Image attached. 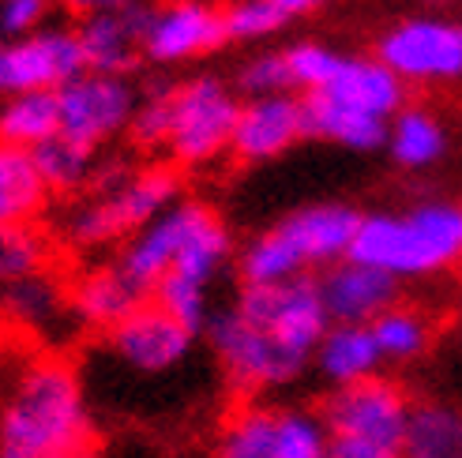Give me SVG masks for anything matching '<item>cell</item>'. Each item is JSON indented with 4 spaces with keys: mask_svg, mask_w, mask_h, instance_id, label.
Masks as SVG:
<instances>
[{
    "mask_svg": "<svg viewBox=\"0 0 462 458\" xmlns=\"http://www.w3.org/2000/svg\"><path fill=\"white\" fill-rule=\"evenodd\" d=\"M50 188L42 185L34 154L0 143V225H31L42 218Z\"/></svg>",
    "mask_w": 462,
    "mask_h": 458,
    "instance_id": "cell-23",
    "label": "cell"
},
{
    "mask_svg": "<svg viewBox=\"0 0 462 458\" xmlns=\"http://www.w3.org/2000/svg\"><path fill=\"white\" fill-rule=\"evenodd\" d=\"M0 50H5V38H0Z\"/></svg>",
    "mask_w": 462,
    "mask_h": 458,
    "instance_id": "cell-41",
    "label": "cell"
},
{
    "mask_svg": "<svg viewBox=\"0 0 462 458\" xmlns=\"http://www.w3.org/2000/svg\"><path fill=\"white\" fill-rule=\"evenodd\" d=\"M241 98L215 76H199L173 87V128H170V158L180 169L211 166L229 154L237 128Z\"/></svg>",
    "mask_w": 462,
    "mask_h": 458,
    "instance_id": "cell-5",
    "label": "cell"
},
{
    "mask_svg": "<svg viewBox=\"0 0 462 458\" xmlns=\"http://www.w3.org/2000/svg\"><path fill=\"white\" fill-rule=\"evenodd\" d=\"M331 440L319 409H279V458H328Z\"/></svg>",
    "mask_w": 462,
    "mask_h": 458,
    "instance_id": "cell-30",
    "label": "cell"
},
{
    "mask_svg": "<svg viewBox=\"0 0 462 458\" xmlns=\"http://www.w3.org/2000/svg\"><path fill=\"white\" fill-rule=\"evenodd\" d=\"M312 364L331 387H346L376 376L383 369V357L368 324H331L312 353Z\"/></svg>",
    "mask_w": 462,
    "mask_h": 458,
    "instance_id": "cell-19",
    "label": "cell"
},
{
    "mask_svg": "<svg viewBox=\"0 0 462 458\" xmlns=\"http://www.w3.org/2000/svg\"><path fill=\"white\" fill-rule=\"evenodd\" d=\"M222 19H226L229 41H260L279 34L290 23L271 0H234V5L222 8Z\"/></svg>",
    "mask_w": 462,
    "mask_h": 458,
    "instance_id": "cell-34",
    "label": "cell"
},
{
    "mask_svg": "<svg viewBox=\"0 0 462 458\" xmlns=\"http://www.w3.org/2000/svg\"><path fill=\"white\" fill-rule=\"evenodd\" d=\"M357 222L361 215L354 207H346V203H312V207L286 215L271 229L286 244L293 263L305 274H312V270H328L331 263L350 256Z\"/></svg>",
    "mask_w": 462,
    "mask_h": 458,
    "instance_id": "cell-13",
    "label": "cell"
},
{
    "mask_svg": "<svg viewBox=\"0 0 462 458\" xmlns=\"http://www.w3.org/2000/svg\"><path fill=\"white\" fill-rule=\"evenodd\" d=\"M410 409H413V398L406 387L376 372L357 383L331 387L328 398L319 402V417L335 440L399 451L410 425Z\"/></svg>",
    "mask_w": 462,
    "mask_h": 458,
    "instance_id": "cell-6",
    "label": "cell"
},
{
    "mask_svg": "<svg viewBox=\"0 0 462 458\" xmlns=\"http://www.w3.org/2000/svg\"><path fill=\"white\" fill-rule=\"evenodd\" d=\"M60 135V102L57 90H27L12 95L0 109V143L34 151L45 140Z\"/></svg>",
    "mask_w": 462,
    "mask_h": 458,
    "instance_id": "cell-26",
    "label": "cell"
},
{
    "mask_svg": "<svg viewBox=\"0 0 462 458\" xmlns=\"http://www.w3.org/2000/svg\"><path fill=\"white\" fill-rule=\"evenodd\" d=\"M87 72L76 31L42 27L27 38H12L0 50V95H27V90H60Z\"/></svg>",
    "mask_w": 462,
    "mask_h": 458,
    "instance_id": "cell-10",
    "label": "cell"
},
{
    "mask_svg": "<svg viewBox=\"0 0 462 458\" xmlns=\"http://www.w3.org/2000/svg\"><path fill=\"white\" fill-rule=\"evenodd\" d=\"M391 158L402 169H429L432 162H440L448 151V132L444 124L432 117L421 105H406L387 121V143Z\"/></svg>",
    "mask_w": 462,
    "mask_h": 458,
    "instance_id": "cell-25",
    "label": "cell"
},
{
    "mask_svg": "<svg viewBox=\"0 0 462 458\" xmlns=\"http://www.w3.org/2000/svg\"><path fill=\"white\" fill-rule=\"evenodd\" d=\"M143 301H147V293L128 279L117 260L87 267L68 282V312L83 327H95V331H113Z\"/></svg>",
    "mask_w": 462,
    "mask_h": 458,
    "instance_id": "cell-17",
    "label": "cell"
},
{
    "mask_svg": "<svg viewBox=\"0 0 462 458\" xmlns=\"http://www.w3.org/2000/svg\"><path fill=\"white\" fill-rule=\"evenodd\" d=\"M237 87L245 90V98H260V95H286L290 90V72H286V57L282 50L260 53L241 64Z\"/></svg>",
    "mask_w": 462,
    "mask_h": 458,
    "instance_id": "cell-35",
    "label": "cell"
},
{
    "mask_svg": "<svg viewBox=\"0 0 462 458\" xmlns=\"http://www.w3.org/2000/svg\"><path fill=\"white\" fill-rule=\"evenodd\" d=\"M282 57H286L293 95H316V90H323L335 79L346 53H335L331 45H319V41H297L290 50H282Z\"/></svg>",
    "mask_w": 462,
    "mask_h": 458,
    "instance_id": "cell-31",
    "label": "cell"
},
{
    "mask_svg": "<svg viewBox=\"0 0 462 458\" xmlns=\"http://www.w3.org/2000/svg\"><path fill=\"white\" fill-rule=\"evenodd\" d=\"M0 458H98L72 361L38 357L0 406Z\"/></svg>",
    "mask_w": 462,
    "mask_h": 458,
    "instance_id": "cell-1",
    "label": "cell"
},
{
    "mask_svg": "<svg viewBox=\"0 0 462 458\" xmlns=\"http://www.w3.org/2000/svg\"><path fill=\"white\" fill-rule=\"evenodd\" d=\"M203 334L211 342L229 387L241 398H256L263 391H274V387H286L309 369L305 357L290 353L282 342H274L267 331L248 324L234 305L211 312Z\"/></svg>",
    "mask_w": 462,
    "mask_h": 458,
    "instance_id": "cell-4",
    "label": "cell"
},
{
    "mask_svg": "<svg viewBox=\"0 0 462 458\" xmlns=\"http://www.w3.org/2000/svg\"><path fill=\"white\" fill-rule=\"evenodd\" d=\"M319 95L354 105L380 121H391L399 109H406V83L380 57H342L335 79Z\"/></svg>",
    "mask_w": 462,
    "mask_h": 458,
    "instance_id": "cell-18",
    "label": "cell"
},
{
    "mask_svg": "<svg viewBox=\"0 0 462 458\" xmlns=\"http://www.w3.org/2000/svg\"><path fill=\"white\" fill-rule=\"evenodd\" d=\"M106 342L128 369L154 376V372L177 369V364L189 357L196 334L184 324H177L166 308L154 305L147 297V301L135 312H128L117 327L106 331Z\"/></svg>",
    "mask_w": 462,
    "mask_h": 458,
    "instance_id": "cell-12",
    "label": "cell"
},
{
    "mask_svg": "<svg viewBox=\"0 0 462 458\" xmlns=\"http://www.w3.org/2000/svg\"><path fill=\"white\" fill-rule=\"evenodd\" d=\"M305 105V135L312 140H328L338 147H350V151H376L387 143V121L380 117H368V113L354 109V105H342L328 95H301Z\"/></svg>",
    "mask_w": 462,
    "mask_h": 458,
    "instance_id": "cell-20",
    "label": "cell"
},
{
    "mask_svg": "<svg viewBox=\"0 0 462 458\" xmlns=\"http://www.w3.org/2000/svg\"><path fill=\"white\" fill-rule=\"evenodd\" d=\"M170 128H173V87H158L135 105L128 135H132L135 147L158 151V147L170 143Z\"/></svg>",
    "mask_w": 462,
    "mask_h": 458,
    "instance_id": "cell-33",
    "label": "cell"
},
{
    "mask_svg": "<svg viewBox=\"0 0 462 458\" xmlns=\"http://www.w3.org/2000/svg\"><path fill=\"white\" fill-rule=\"evenodd\" d=\"M53 0H0V38H27L45 27Z\"/></svg>",
    "mask_w": 462,
    "mask_h": 458,
    "instance_id": "cell-36",
    "label": "cell"
},
{
    "mask_svg": "<svg viewBox=\"0 0 462 458\" xmlns=\"http://www.w3.org/2000/svg\"><path fill=\"white\" fill-rule=\"evenodd\" d=\"M50 267H53V241L38 222L0 225V289Z\"/></svg>",
    "mask_w": 462,
    "mask_h": 458,
    "instance_id": "cell-29",
    "label": "cell"
},
{
    "mask_svg": "<svg viewBox=\"0 0 462 458\" xmlns=\"http://www.w3.org/2000/svg\"><path fill=\"white\" fill-rule=\"evenodd\" d=\"M350 260L387 270L399 282L462 267V203L432 199L402 215H361Z\"/></svg>",
    "mask_w": 462,
    "mask_h": 458,
    "instance_id": "cell-2",
    "label": "cell"
},
{
    "mask_svg": "<svg viewBox=\"0 0 462 458\" xmlns=\"http://www.w3.org/2000/svg\"><path fill=\"white\" fill-rule=\"evenodd\" d=\"M60 5L72 12L76 19H90V15H106V12H121L132 0H60Z\"/></svg>",
    "mask_w": 462,
    "mask_h": 458,
    "instance_id": "cell-38",
    "label": "cell"
},
{
    "mask_svg": "<svg viewBox=\"0 0 462 458\" xmlns=\"http://www.w3.org/2000/svg\"><path fill=\"white\" fill-rule=\"evenodd\" d=\"M323 308L331 324H373L376 316L395 308L402 301V282L387 270H376L361 260H338L328 270L316 274Z\"/></svg>",
    "mask_w": 462,
    "mask_h": 458,
    "instance_id": "cell-15",
    "label": "cell"
},
{
    "mask_svg": "<svg viewBox=\"0 0 462 458\" xmlns=\"http://www.w3.org/2000/svg\"><path fill=\"white\" fill-rule=\"evenodd\" d=\"M57 102H60V135L98 151L113 135L128 132L140 95H135L128 76L83 72L57 90Z\"/></svg>",
    "mask_w": 462,
    "mask_h": 458,
    "instance_id": "cell-9",
    "label": "cell"
},
{
    "mask_svg": "<svg viewBox=\"0 0 462 458\" xmlns=\"http://www.w3.org/2000/svg\"><path fill=\"white\" fill-rule=\"evenodd\" d=\"M151 301L166 308L177 324H184L192 334H199L211 319V289L196 286L189 279H177V274H166L154 289H151Z\"/></svg>",
    "mask_w": 462,
    "mask_h": 458,
    "instance_id": "cell-32",
    "label": "cell"
},
{
    "mask_svg": "<svg viewBox=\"0 0 462 458\" xmlns=\"http://www.w3.org/2000/svg\"><path fill=\"white\" fill-rule=\"evenodd\" d=\"M234 308L248 324L267 331L274 342H282L290 353L305 357L309 364L319 338L331 327L316 274H301V279L274 282V286H241L234 297Z\"/></svg>",
    "mask_w": 462,
    "mask_h": 458,
    "instance_id": "cell-7",
    "label": "cell"
},
{
    "mask_svg": "<svg viewBox=\"0 0 462 458\" xmlns=\"http://www.w3.org/2000/svg\"><path fill=\"white\" fill-rule=\"evenodd\" d=\"M376 57L402 83H451L462 79V23L418 15L380 34Z\"/></svg>",
    "mask_w": 462,
    "mask_h": 458,
    "instance_id": "cell-8",
    "label": "cell"
},
{
    "mask_svg": "<svg viewBox=\"0 0 462 458\" xmlns=\"http://www.w3.org/2000/svg\"><path fill=\"white\" fill-rule=\"evenodd\" d=\"M31 154H34L38 177H42V185L50 188V196L83 192V188H90V180H95V166H98L95 151L68 140V135H53V140H45Z\"/></svg>",
    "mask_w": 462,
    "mask_h": 458,
    "instance_id": "cell-28",
    "label": "cell"
},
{
    "mask_svg": "<svg viewBox=\"0 0 462 458\" xmlns=\"http://www.w3.org/2000/svg\"><path fill=\"white\" fill-rule=\"evenodd\" d=\"M143 5H132L121 12L90 15L79 19L76 38L87 60V72H106V76H128L143 57V27H147Z\"/></svg>",
    "mask_w": 462,
    "mask_h": 458,
    "instance_id": "cell-16",
    "label": "cell"
},
{
    "mask_svg": "<svg viewBox=\"0 0 462 458\" xmlns=\"http://www.w3.org/2000/svg\"><path fill=\"white\" fill-rule=\"evenodd\" d=\"M64 312H68V286H60V279L50 270L27 274V279L0 289V316L23 331H45Z\"/></svg>",
    "mask_w": 462,
    "mask_h": 458,
    "instance_id": "cell-24",
    "label": "cell"
},
{
    "mask_svg": "<svg viewBox=\"0 0 462 458\" xmlns=\"http://www.w3.org/2000/svg\"><path fill=\"white\" fill-rule=\"evenodd\" d=\"M229 41L222 8L203 0H166L147 12L143 57L154 64H180L222 50Z\"/></svg>",
    "mask_w": 462,
    "mask_h": 458,
    "instance_id": "cell-11",
    "label": "cell"
},
{
    "mask_svg": "<svg viewBox=\"0 0 462 458\" xmlns=\"http://www.w3.org/2000/svg\"><path fill=\"white\" fill-rule=\"evenodd\" d=\"M429 5H444V0H429Z\"/></svg>",
    "mask_w": 462,
    "mask_h": 458,
    "instance_id": "cell-40",
    "label": "cell"
},
{
    "mask_svg": "<svg viewBox=\"0 0 462 458\" xmlns=\"http://www.w3.org/2000/svg\"><path fill=\"white\" fill-rule=\"evenodd\" d=\"M368 327H373L383 364H410V361L425 357L432 346V319L418 305H406V301L376 316Z\"/></svg>",
    "mask_w": 462,
    "mask_h": 458,
    "instance_id": "cell-27",
    "label": "cell"
},
{
    "mask_svg": "<svg viewBox=\"0 0 462 458\" xmlns=\"http://www.w3.org/2000/svg\"><path fill=\"white\" fill-rule=\"evenodd\" d=\"M274 8H279L286 19H293V15H305V12H316L319 5H328V0H271Z\"/></svg>",
    "mask_w": 462,
    "mask_h": 458,
    "instance_id": "cell-39",
    "label": "cell"
},
{
    "mask_svg": "<svg viewBox=\"0 0 462 458\" xmlns=\"http://www.w3.org/2000/svg\"><path fill=\"white\" fill-rule=\"evenodd\" d=\"M328 458H402V451L373 447V444H354V440H331Z\"/></svg>",
    "mask_w": 462,
    "mask_h": 458,
    "instance_id": "cell-37",
    "label": "cell"
},
{
    "mask_svg": "<svg viewBox=\"0 0 462 458\" xmlns=\"http://www.w3.org/2000/svg\"><path fill=\"white\" fill-rule=\"evenodd\" d=\"M177 199H180V173L173 166L135 169L125 185L109 192H95L83 207H76L64 225V237L79 252L125 244L166 207H173Z\"/></svg>",
    "mask_w": 462,
    "mask_h": 458,
    "instance_id": "cell-3",
    "label": "cell"
},
{
    "mask_svg": "<svg viewBox=\"0 0 462 458\" xmlns=\"http://www.w3.org/2000/svg\"><path fill=\"white\" fill-rule=\"evenodd\" d=\"M215 458H279V406L241 398L222 417Z\"/></svg>",
    "mask_w": 462,
    "mask_h": 458,
    "instance_id": "cell-21",
    "label": "cell"
},
{
    "mask_svg": "<svg viewBox=\"0 0 462 458\" xmlns=\"http://www.w3.org/2000/svg\"><path fill=\"white\" fill-rule=\"evenodd\" d=\"M399 451L402 458H462V406L444 398H413Z\"/></svg>",
    "mask_w": 462,
    "mask_h": 458,
    "instance_id": "cell-22",
    "label": "cell"
},
{
    "mask_svg": "<svg viewBox=\"0 0 462 458\" xmlns=\"http://www.w3.org/2000/svg\"><path fill=\"white\" fill-rule=\"evenodd\" d=\"M297 140H309L301 95H293V90H286V95H260L241 102L229 154L245 166L271 162V158L286 154Z\"/></svg>",
    "mask_w": 462,
    "mask_h": 458,
    "instance_id": "cell-14",
    "label": "cell"
}]
</instances>
